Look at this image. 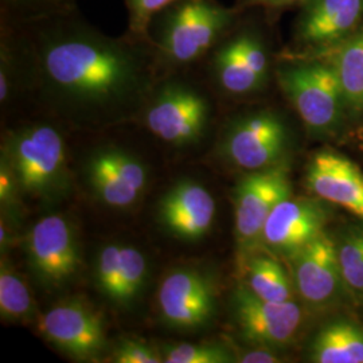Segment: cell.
Instances as JSON below:
<instances>
[{
	"label": "cell",
	"mask_w": 363,
	"mask_h": 363,
	"mask_svg": "<svg viewBox=\"0 0 363 363\" xmlns=\"http://www.w3.org/2000/svg\"><path fill=\"white\" fill-rule=\"evenodd\" d=\"M113 362L159 363L163 362V359L162 355L147 343L135 339H123L113 352Z\"/></svg>",
	"instance_id": "f1b7e54d"
},
{
	"label": "cell",
	"mask_w": 363,
	"mask_h": 363,
	"mask_svg": "<svg viewBox=\"0 0 363 363\" xmlns=\"http://www.w3.org/2000/svg\"><path fill=\"white\" fill-rule=\"evenodd\" d=\"M40 91L38 52L27 25L0 19V104Z\"/></svg>",
	"instance_id": "4fadbf2b"
},
{
	"label": "cell",
	"mask_w": 363,
	"mask_h": 363,
	"mask_svg": "<svg viewBox=\"0 0 363 363\" xmlns=\"http://www.w3.org/2000/svg\"><path fill=\"white\" fill-rule=\"evenodd\" d=\"M300 10L294 35L304 50L331 48L363 25V0H311Z\"/></svg>",
	"instance_id": "2e32d148"
},
{
	"label": "cell",
	"mask_w": 363,
	"mask_h": 363,
	"mask_svg": "<svg viewBox=\"0 0 363 363\" xmlns=\"http://www.w3.org/2000/svg\"><path fill=\"white\" fill-rule=\"evenodd\" d=\"M76 10L77 0H0V19L22 25Z\"/></svg>",
	"instance_id": "cb8c5ba5"
},
{
	"label": "cell",
	"mask_w": 363,
	"mask_h": 363,
	"mask_svg": "<svg viewBox=\"0 0 363 363\" xmlns=\"http://www.w3.org/2000/svg\"><path fill=\"white\" fill-rule=\"evenodd\" d=\"M245 261L244 283L257 298L267 301L292 300V281L277 259L267 255H250Z\"/></svg>",
	"instance_id": "44dd1931"
},
{
	"label": "cell",
	"mask_w": 363,
	"mask_h": 363,
	"mask_svg": "<svg viewBox=\"0 0 363 363\" xmlns=\"http://www.w3.org/2000/svg\"><path fill=\"white\" fill-rule=\"evenodd\" d=\"M178 0H124L128 11L125 34L140 40H151L150 26L157 13Z\"/></svg>",
	"instance_id": "4316f807"
},
{
	"label": "cell",
	"mask_w": 363,
	"mask_h": 363,
	"mask_svg": "<svg viewBox=\"0 0 363 363\" xmlns=\"http://www.w3.org/2000/svg\"><path fill=\"white\" fill-rule=\"evenodd\" d=\"M148 273L147 259L136 247L121 245L120 273L117 286V304L127 306L140 294Z\"/></svg>",
	"instance_id": "d4e9b609"
},
{
	"label": "cell",
	"mask_w": 363,
	"mask_h": 363,
	"mask_svg": "<svg viewBox=\"0 0 363 363\" xmlns=\"http://www.w3.org/2000/svg\"><path fill=\"white\" fill-rule=\"evenodd\" d=\"M292 262L294 283L300 298L313 308L331 306L345 288L337 244L322 233L311 244L303 247Z\"/></svg>",
	"instance_id": "9a60e30c"
},
{
	"label": "cell",
	"mask_w": 363,
	"mask_h": 363,
	"mask_svg": "<svg viewBox=\"0 0 363 363\" xmlns=\"http://www.w3.org/2000/svg\"><path fill=\"white\" fill-rule=\"evenodd\" d=\"M307 186L319 199L363 220V172L349 157L325 150L312 157Z\"/></svg>",
	"instance_id": "e0dca14e"
},
{
	"label": "cell",
	"mask_w": 363,
	"mask_h": 363,
	"mask_svg": "<svg viewBox=\"0 0 363 363\" xmlns=\"http://www.w3.org/2000/svg\"><path fill=\"white\" fill-rule=\"evenodd\" d=\"M337 259L345 289L363 300V229L351 228L337 245Z\"/></svg>",
	"instance_id": "603a6c76"
},
{
	"label": "cell",
	"mask_w": 363,
	"mask_h": 363,
	"mask_svg": "<svg viewBox=\"0 0 363 363\" xmlns=\"http://www.w3.org/2000/svg\"><path fill=\"white\" fill-rule=\"evenodd\" d=\"M291 143L284 116L272 108H257L229 117L222 128L220 150L234 166L247 171L283 163Z\"/></svg>",
	"instance_id": "8992f818"
},
{
	"label": "cell",
	"mask_w": 363,
	"mask_h": 363,
	"mask_svg": "<svg viewBox=\"0 0 363 363\" xmlns=\"http://www.w3.org/2000/svg\"><path fill=\"white\" fill-rule=\"evenodd\" d=\"M330 213L322 199L288 196L273 208L262 232L261 247L291 259L322 233Z\"/></svg>",
	"instance_id": "7c38bea8"
},
{
	"label": "cell",
	"mask_w": 363,
	"mask_h": 363,
	"mask_svg": "<svg viewBox=\"0 0 363 363\" xmlns=\"http://www.w3.org/2000/svg\"><path fill=\"white\" fill-rule=\"evenodd\" d=\"M291 181L284 163L250 171L234 191V235L245 259L261 247L262 232L273 208L291 196Z\"/></svg>",
	"instance_id": "52a82bcc"
},
{
	"label": "cell",
	"mask_w": 363,
	"mask_h": 363,
	"mask_svg": "<svg viewBox=\"0 0 363 363\" xmlns=\"http://www.w3.org/2000/svg\"><path fill=\"white\" fill-rule=\"evenodd\" d=\"M0 315L11 323H26L35 318V303L28 286L4 261L0 268Z\"/></svg>",
	"instance_id": "7402d4cb"
},
{
	"label": "cell",
	"mask_w": 363,
	"mask_h": 363,
	"mask_svg": "<svg viewBox=\"0 0 363 363\" xmlns=\"http://www.w3.org/2000/svg\"><path fill=\"white\" fill-rule=\"evenodd\" d=\"M316 363H363V328L337 320L319 331L311 346Z\"/></svg>",
	"instance_id": "ffe728a7"
},
{
	"label": "cell",
	"mask_w": 363,
	"mask_h": 363,
	"mask_svg": "<svg viewBox=\"0 0 363 363\" xmlns=\"http://www.w3.org/2000/svg\"><path fill=\"white\" fill-rule=\"evenodd\" d=\"M38 52L39 101L78 124L135 116L159 78L152 40L111 37L79 9L27 23Z\"/></svg>",
	"instance_id": "6da1fadb"
},
{
	"label": "cell",
	"mask_w": 363,
	"mask_h": 363,
	"mask_svg": "<svg viewBox=\"0 0 363 363\" xmlns=\"http://www.w3.org/2000/svg\"><path fill=\"white\" fill-rule=\"evenodd\" d=\"M238 11L218 0H178L150 26L159 77L199 67L237 22Z\"/></svg>",
	"instance_id": "7a4b0ae2"
},
{
	"label": "cell",
	"mask_w": 363,
	"mask_h": 363,
	"mask_svg": "<svg viewBox=\"0 0 363 363\" xmlns=\"http://www.w3.org/2000/svg\"><path fill=\"white\" fill-rule=\"evenodd\" d=\"M311 0H235L233 9L238 13H244L247 10L259 9L267 13L284 11L288 9H303Z\"/></svg>",
	"instance_id": "f546056e"
},
{
	"label": "cell",
	"mask_w": 363,
	"mask_h": 363,
	"mask_svg": "<svg viewBox=\"0 0 363 363\" xmlns=\"http://www.w3.org/2000/svg\"><path fill=\"white\" fill-rule=\"evenodd\" d=\"M162 358L166 363L235 362L233 354L218 343H178L169 346Z\"/></svg>",
	"instance_id": "484cf974"
},
{
	"label": "cell",
	"mask_w": 363,
	"mask_h": 363,
	"mask_svg": "<svg viewBox=\"0 0 363 363\" xmlns=\"http://www.w3.org/2000/svg\"><path fill=\"white\" fill-rule=\"evenodd\" d=\"M10 242H11L10 232H9V229L6 228V225H4V220L1 218V223H0V244H1V250H3V252L9 247Z\"/></svg>",
	"instance_id": "d6a6232c"
},
{
	"label": "cell",
	"mask_w": 363,
	"mask_h": 363,
	"mask_svg": "<svg viewBox=\"0 0 363 363\" xmlns=\"http://www.w3.org/2000/svg\"><path fill=\"white\" fill-rule=\"evenodd\" d=\"M232 308L240 335L257 347H286L295 340L303 322L301 308L294 300H262L245 283L235 288Z\"/></svg>",
	"instance_id": "9c48e42d"
},
{
	"label": "cell",
	"mask_w": 363,
	"mask_h": 363,
	"mask_svg": "<svg viewBox=\"0 0 363 363\" xmlns=\"http://www.w3.org/2000/svg\"><path fill=\"white\" fill-rule=\"evenodd\" d=\"M238 362L242 363H274L280 362L279 357L265 347H259L257 350L249 351L241 355Z\"/></svg>",
	"instance_id": "1f68e13d"
},
{
	"label": "cell",
	"mask_w": 363,
	"mask_h": 363,
	"mask_svg": "<svg viewBox=\"0 0 363 363\" xmlns=\"http://www.w3.org/2000/svg\"><path fill=\"white\" fill-rule=\"evenodd\" d=\"M86 175L94 194L109 208L135 205L145 189L147 169L143 163L116 147L99 150L86 164Z\"/></svg>",
	"instance_id": "5bb4252c"
},
{
	"label": "cell",
	"mask_w": 363,
	"mask_h": 363,
	"mask_svg": "<svg viewBox=\"0 0 363 363\" xmlns=\"http://www.w3.org/2000/svg\"><path fill=\"white\" fill-rule=\"evenodd\" d=\"M216 218V201L193 181L177 183L159 203V220L164 229L183 241H199L210 232Z\"/></svg>",
	"instance_id": "ac0fdd59"
},
{
	"label": "cell",
	"mask_w": 363,
	"mask_h": 363,
	"mask_svg": "<svg viewBox=\"0 0 363 363\" xmlns=\"http://www.w3.org/2000/svg\"><path fill=\"white\" fill-rule=\"evenodd\" d=\"M303 55L330 54L337 70L347 108L352 113H363V25L337 45L320 50H304Z\"/></svg>",
	"instance_id": "d6986e66"
},
{
	"label": "cell",
	"mask_w": 363,
	"mask_h": 363,
	"mask_svg": "<svg viewBox=\"0 0 363 363\" xmlns=\"http://www.w3.org/2000/svg\"><path fill=\"white\" fill-rule=\"evenodd\" d=\"M186 76L174 72L157 78L136 115L152 136L175 147L202 140L216 117L211 88Z\"/></svg>",
	"instance_id": "277c9868"
},
{
	"label": "cell",
	"mask_w": 363,
	"mask_h": 363,
	"mask_svg": "<svg viewBox=\"0 0 363 363\" xmlns=\"http://www.w3.org/2000/svg\"><path fill=\"white\" fill-rule=\"evenodd\" d=\"M38 328L52 346L78 361H96L106 349L103 316L81 300H66L45 312Z\"/></svg>",
	"instance_id": "8fae6325"
},
{
	"label": "cell",
	"mask_w": 363,
	"mask_h": 363,
	"mask_svg": "<svg viewBox=\"0 0 363 363\" xmlns=\"http://www.w3.org/2000/svg\"><path fill=\"white\" fill-rule=\"evenodd\" d=\"M276 82L307 130L316 136L337 132L349 111L334 65L296 52L280 55Z\"/></svg>",
	"instance_id": "5b68a950"
},
{
	"label": "cell",
	"mask_w": 363,
	"mask_h": 363,
	"mask_svg": "<svg viewBox=\"0 0 363 363\" xmlns=\"http://www.w3.org/2000/svg\"><path fill=\"white\" fill-rule=\"evenodd\" d=\"M120 250L121 245H106L99 252V256L96 259V284L99 286L100 292L113 303L116 301L118 286Z\"/></svg>",
	"instance_id": "83f0119b"
},
{
	"label": "cell",
	"mask_w": 363,
	"mask_h": 363,
	"mask_svg": "<svg viewBox=\"0 0 363 363\" xmlns=\"http://www.w3.org/2000/svg\"><path fill=\"white\" fill-rule=\"evenodd\" d=\"M62 128L49 117L7 130L1 157L9 163L21 194L52 202L70 187Z\"/></svg>",
	"instance_id": "3957f363"
},
{
	"label": "cell",
	"mask_w": 363,
	"mask_h": 363,
	"mask_svg": "<svg viewBox=\"0 0 363 363\" xmlns=\"http://www.w3.org/2000/svg\"><path fill=\"white\" fill-rule=\"evenodd\" d=\"M18 194H21V191H19L18 183L15 181L13 171L10 169L9 163L1 157V164H0V201H1L3 208H7L9 210L13 208L15 211Z\"/></svg>",
	"instance_id": "4dcf8cb0"
},
{
	"label": "cell",
	"mask_w": 363,
	"mask_h": 363,
	"mask_svg": "<svg viewBox=\"0 0 363 363\" xmlns=\"http://www.w3.org/2000/svg\"><path fill=\"white\" fill-rule=\"evenodd\" d=\"M25 252L30 269L46 289L69 284L82 264L76 230L61 214H49L31 226Z\"/></svg>",
	"instance_id": "ba28073f"
},
{
	"label": "cell",
	"mask_w": 363,
	"mask_h": 363,
	"mask_svg": "<svg viewBox=\"0 0 363 363\" xmlns=\"http://www.w3.org/2000/svg\"><path fill=\"white\" fill-rule=\"evenodd\" d=\"M157 306L163 322L179 331H196L213 320L217 310L214 280L196 269L169 273L157 291Z\"/></svg>",
	"instance_id": "30bf717a"
}]
</instances>
